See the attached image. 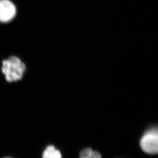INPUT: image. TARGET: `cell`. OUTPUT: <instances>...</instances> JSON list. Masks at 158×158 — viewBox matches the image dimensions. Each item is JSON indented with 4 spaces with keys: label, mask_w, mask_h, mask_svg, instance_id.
Returning a JSON list of instances; mask_svg holds the SVG:
<instances>
[{
    "label": "cell",
    "mask_w": 158,
    "mask_h": 158,
    "mask_svg": "<svg viewBox=\"0 0 158 158\" xmlns=\"http://www.w3.org/2000/svg\"><path fill=\"white\" fill-rule=\"evenodd\" d=\"M43 158H62L61 152L53 145L47 146L44 151Z\"/></svg>",
    "instance_id": "277c9868"
},
{
    "label": "cell",
    "mask_w": 158,
    "mask_h": 158,
    "mask_svg": "<svg viewBox=\"0 0 158 158\" xmlns=\"http://www.w3.org/2000/svg\"><path fill=\"white\" fill-rule=\"evenodd\" d=\"M87 158H102V156L100 153L96 151H93L91 155Z\"/></svg>",
    "instance_id": "8992f818"
},
{
    "label": "cell",
    "mask_w": 158,
    "mask_h": 158,
    "mask_svg": "<svg viewBox=\"0 0 158 158\" xmlns=\"http://www.w3.org/2000/svg\"></svg>",
    "instance_id": "52a82bcc"
},
{
    "label": "cell",
    "mask_w": 158,
    "mask_h": 158,
    "mask_svg": "<svg viewBox=\"0 0 158 158\" xmlns=\"http://www.w3.org/2000/svg\"><path fill=\"white\" fill-rule=\"evenodd\" d=\"M17 13L15 5L10 0H0V22L6 23L12 20Z\"/></svg>",
    "instance_id": "3957f363"
},
{
    "label": "cell",
    "mask_w": 158,
    "mask_h": 158,
    "mask_svg": "<svg viewBox=\"0 0 158 158\" xmlns=\"http://www.w3.org/2000/svg\"><path fill=\"white\" fill-rule=\"evenodd\" d=\"M92 149L91 148H85L82 149L79 155V158H87L91 155V154L93 152Z\"/></svg>",
    "instance_id": "5b68a950"
},
{
    "label": "cell",
    "mask_w": 158,
    "mask_h": 158,
    "mask_svg": "<svg viewBox=\"0 0 158 158\" xmlns=\"http://www.w3.org/2000/svg\"><path fill=\"white\" fill-rule=\"evenodd\" d=\"M141 147L145 152L151 155L158 152V134L157 128H153L145 133L140 142Z\"/></svg>",
    "instance_id": "7a4b0ae2"
},
{
    "label": "cell",
    "mask_w": 158,
    "mask_h": 158,
    "mask_svg": "<svg viewBox=\"0 0 158 158\" xmlns=\"http://www.w3.org/2000/svg\"><path fill=\"white\" fill-rule=\"evenodd\" d=\"M25 69V64L17 57H11L3 61L2 70L8 82L21 80Z\"/></svg>",
    "instance_id": "6da1fadb"
}]
</instances>
